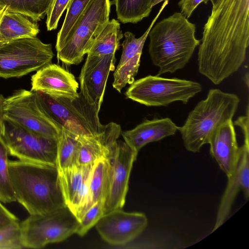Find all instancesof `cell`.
<instances>
[{
	"label": "cell",
	"mask_w": 249,
	"mask_h": 249,
	"mask_svg": "<svg viewBox=\"0 0 249 249\" xmlns=\"http://www.w3.org/2000/svg\"><path fill=\"white\" fill-rule=\"evenodd\" d=\"M249 45V0H219L203 27L199 72L214 85L236 72Z\"/></svg>",
	"instance_id": "1"
},
{
	"label": "cell",
	"mask_w": 249,
	"mask_h": 249,
	"mask_svg": "<svg viewBox=\"0 0 249 249\" xmlns=\"http://www.w3.org/2000/svg\"><path fill=\"white\" fill-rule=\"evenodd\" d=\"M8 170L16 200L30 215L47 214L67 206L56 166L9 160Z\"/></svg>",
	"instance_id": "2"
},
{
	"label": "cell",
	"mask_w": 249,
	"mask_h": 249,
	"mask_svg": "<svg viewBox=\"0 0 249 249\" xmlns=\"http://www.w3.org/2000/svg\"><path fill=\"white\" fill-rule=\"evenodd\" d=\"M196 28L181 12L174 13L151 28L149 53L152 63L159 68L158 75L185 67L200 44Z\"/></svg>",
	"instance_id": "3"
},
{
	"label": "cell",
	"mask_w": 249,
	"mask_h": 249,
	"mask_svg": "<svg viewBox=\"0 0 249 249\" xmlns=\"http://www.w3.org/2000/svg\"><path fill=\"white\" fill-rule=\"evenodd\" d=\"M239 103L235 94L210 89L206 98L196 104L178 128L185 148L193 153L199 152L222 124L232 120Z\"/></svg>",
	"instance_id": "4"
},
{
	"label": "cell",
	"mask_w": 249,
	"mask_h": 249,
	"mask_svg": "<svg viewBox=\"0 0 249 249\" xmlns=\"http://www.w3.org/2000/svg\"><path fill=\"white\" fill-rule=\"evenodd\" d=\"M36 92L45 112L61 128L79 136L95 135L105 129L106 124L99 119V110L80 92L77 97L71 98Z\"/></svg>",
	"instance_id": "5"
},
{
	"label": "cell",
	"mask_w": 249,
	"mask_h": 249,
	"mask_svg": "<svg viewBox=\"0 0 249 249\" xmlns=\"http://www.w3.org/2000/svg\"><path fill=\"white\" fill-rule=\"evenodd\" d=\"M110 6L109 0H91L56 50L57 58L67 65L81 63L94 39L109 20Z\"/></svg>",
	"instance_id": "6"
},
{
	"label": "cell",
	"mask_w": 249,
	"mask_h": 249,
	"mask_svg": "<svg viewBox=\"0 0 249 249\" xmlns=\"http://www.w3.org/2000/svg\"><path fill=\"white\" fill-rule=\"evenodd\" d=\"M201 90V85L196 81L149 75L134 81L125 95L147 107H166L176 101L186 104Z\"/></svg>",
	"instance_id": "7"
},
{
	"label": "cell",
	"mask_w": 249,
	"mask_h": 249,
	"mask_svg": "<svg viewBox=\"0 0 249 249\" xmlns=\"http://www.w3.org/2000/svg\"><path fill=\"white\" fill-rule=\"evenodd\" d=\"M51 44L36 36L0 42V77H20L52 63Z\"/></svg>",
	"instance_id": "8"
},
{
	"label": "cell",
	"mask_w": 249,
	"mask_h": 249,
	"mask_svg": "<svg viewBox=\"0 0 249 249\" xmlns=\"http://www.w3.org/2000/svg\"><path fill=\"white\" fill-rule=\"evenodd\" d=\"M79 221L66 206L45 214L30 215L20 225L23 248L41 249L76 233Z\"/></svg>",
	"instance_id": "9"
},
{
	"label": "cell",
	"mask_w": 249,
	"mask_h": 249,
	"mask_svg": "<svg viewBox=\"0 0 249 249\" xmlns=\"http://www.w3.org/2000/svg\"><path fill=\"white\" fill-rule=\"evenodd\" d=\"M0 135L11 156L24 161L56 166L58 139L31 131L5 116Z\"/></svg>",
	"instance_id": "10"
},
{
	"label": "cell",
	"mask_w": 249,
	"mask_h": 249,
	"mask_svg": "<svg viewBox=\"0 0 249 249\" xmlns=\"http://www.w3.org/2000/svg\"><path fill=\"white\" fill-rule=\"evenodd\" d=\"M4 116L42 136L58 139L62 128L47 114L36 91L18 90L5 98Z\"/></svg>",
	"instance_id": "11"
},
{
	"label": "cell",
	"mask_w": 249,
	"mask_h": 249,
	"mask_svg": "<svg viewBox=\"0 0 249 249\" xmlns=\"http://www.w3.org/2000/svg\"><path fill=\"white\" fill-rule=\"evenodd\" d=\"M137 155L124 142L118 140L107 158L110 166L104 213L123 207L130 173Z\"/></svg>",
	"instance_id": "12"
},
{
	"label": "cell",
	"mask_w": 249,
	"mask_h": 249,
	"mask_svg": "<svg viewBox=\"0 0 249 249\" xmlns=\"http://www.w3.org/2000/svg\"><path fill=\"white\" fill-rule=\"evenodd\" d=\"M147 224L144 213L126 212L121 209L104 213L95 226L105 241L114 246H122L139 236Z\"/></svg>",
	"instance_id": "13"
},
{
	"label": "cell",
	"mask_w": 249,
	"mask_h": 249,
	"mask_svg": "<svg viewBox=\"0 0 249 249\" xmlns=\"http://www.w3.org/2000/svg\"><path fill=\"white\" fill-rule=\"evenodd\" d=\"M116 61L115 54L88 55L82 68L79 76L80 92L89 104L99 111L107 78L110 71L115 70Z\"/></svg>",
	"instance_id": "14"
},
{
	"label": "cell",
	"mask_w": 249,
	"mask_h": 249,
	"mask_svg": "<svg viewBox=\"0 0 249 249\" xmlns=\"http://www.w3.org/2000/svg\"><path fill=\"white\" fill-rule=\"evenodd\" d=\"M208 144L212 157L227 178L231 177L236 169L241 152L232 120L222 124L214 132Z\"/></svg>",
	"instance_id": "15"
},
{
	"label": "cell",
	"mask_w": 249,
	"mask_h": 249,
	"mask_svg": "<svg viewBox=\"0 0 249 249\" xmlns=\"http://www.w3.org/2000/svg\"><path fill=\"white\" fill-rule=\"evenodd\" d=\"M31 90L71 98L77 97L78 83L74 75L59 65L49 64L31 78Z\"/></svg>",
	"instance_id": "16"
},
{
	"label": "cell",
	"mask_w": 249,
	"mask_h": 249,
	"mask_svg": "<svg viewBox=\"0 0 249 249\" xmlns=\"http://www.w3.org/2000/svg\"><path fill=\"white\" fill-rule=\"evenodd\" d=\"M241 154L233 174L228 178L226 189L218 208L213 231L220 227L229 216L237 195L242 191L245 198L249 197V143L241 146Z\"/></svg>",
	"instance_id": "17"
},
{
	"label": "cell",
	"mask_w": 249,
	"mask_h": 249,
	"mask_svg": "<svg viewBox=\"0 0 249 249\" xmlns=\"http://www.w3.org/2000/svg\"><path fill=\"white\" fill-rule=\"evenodd\" d=\"M153 21L139 38H136L130 32H126L123 35L124 40L122 44V53L113 73L112 84L113 88L119 92L127 84L130 85L135 81L140 64L142 49Z\"/></svg>",
	"instance_id": "18"
},
{
	"label": "cell",
	"mask_w": 249,
	"mask_h": 249,
	"mask_svg": "<svg viewBox=\"0 0 249 249\" xmlns=\"http://www.w3.org/2000/svg\"><path fill=\"white\" fill-rule=\"evenodd\" d=\"M122 133L121 126L114 122L106 124L99 134L91 136H79L80 147L77 164L86 165L98 160L107 158Z\"/></svg>",
	"instance_id": "19"
},
{
	"label": "cell",
	"mask_w": 249,
	"mask_h": 249,
	"mask_svg": "<svg viewBox=\"0 0 249 249\" xmlns=\"http://www.w3.org/2000/svg\"><path fill=\"white\" fill-rule=\"evenodd\" d=\"M169 118L145 120L132 129L122 132L124 142L137 154L147 144L174 135L178 130Z\"/></svg>",
	"instance_id": "20"
},
{
	"label": "cell",
	"mask_w": 249,
	"mask_h": 249,
	"mask_svg": "<svg viewBox=\"0 0 249 249\" xmlns=\"http://www.w3.org/2000/svg\"><path fill=\"white\" fill-rule=\"evenodd\" d=\"M39 29L36 22L20 14L6 10L0 22V42L36 36Z\"/></svg>",
	"instance_id": "21"
},
{
	"label": "cell",
	"mask_w": 249,
	"mask_h": 249,
	"mask_svg": "<svg viewBox=\"0 0 249 249\" xmlns=\"http://www.w3.org/2000/svg\"><path fill=\"white\" fill-rule=\"evenodd\" d=\"M123 37L119 21L115 19L109 20L93 40L87 54L94 56L115 54L120 49Z\"/></svg>",
	"instance_id": "22"
},
{
	"label": "cell",
	"mask_w": 249,
	"mask_h": 249,
	"mask_svg": "<svg viewBox=\"0 0 249 249\" xmlns=\"http://www.w3.org/2000/svg\"><path fill=\"white\" fill-rule=\"evenodd\" d=\"M117 19L123 23H136L148 17L158 0H114Z\"/></svg>",
	"instance_id": "23"
},
{
	"label": "cell",
	"mask_w": 249,
	"mask_h": 249,
	"mask_svg": "<svg viewBox=\"0 0 249 249\" xmlns=\"http://www.w3.org/2000/svg\"><path fill=\"white\" fill-rule=\"evenodd\" d=\"M92 164H75L64 170H58L59 182L67 206L72 200L83 182L89 176Z\"/></svg>",
	"instance_id": "24"
},
{
	"label": "cell",
	"mask_w": 249,
	"mask_h": 249,
	"mask_svg": "<svg viewBox=\"0 0 249 249\" xmlns=\"http://www.w3.org/2000/svg\"><path fill=\"white\" fill-rule=\"evenodd\" d=\"M79 136L63 128L58 139L56 166L58 171L77 164L80 147Z\"/></svg>",
	"instance_id": "25"
},
{
	"label": "cell",
	"mask_w": 249,
	"mask_h": 249,
	"mask_svg": "<svg viewBox=\"0 0 249 249\" xmlns=\"http://www.w3.org/2000/svg\"><path fill=\"white\" fill-rule=\"evenodd\" d=\"M109 161L103 157L93 163L89 175V186L92 205L96 202L106 199L109 179Z\"/></svg>",
	"instance_id": "26"
},
{
	"label": "cell",
	"mask_w": 249,
	"mask_h": 249,
	"mask_svg": "<svg viewBox=\"0 0 249 249\" xmlns=\"http://www.w3.org/2000/svg\"><path fill=\"white\" fill-rule=\"evenodd\" d=\"M53 0H0V8L17 13L37 22L47 14Z\"/></svg>",
	"instance_id": "27"
},
{
	"label": "cell",
	"mask_w": 249,
	"mask_h": 249,
	"mask_svg": "<svg viewBox=\"0 0 249 249\" xmlns=\"http://www.w3.org/2000/svg\"><path fill=\"white\" fill-rule=\"evenodd\" d=\"M8 150L0 134V201L4 203L16 201L8 170Z\"/></svg>",
	"instance_id": "28"
},
{
	"label": "cell",
	"mask_w": 249,
	"mask_h": 249,
	"mask_svg": "<svg viewBox=\"0 0 249 249\" xmlns=\"http://www.w3.org/2000/svg\"><path fill=\"white\" fill-rule=\"evenodd\" d=\"M91 0H70L61 28L57 34L55 45L57 50L64 42L73 25Z\"/></svg>",
	"instance_id": "29"
},
{
	"label": "cell",
	"mask_w": 249,
	"mask_h": 249,
	"mask_svg": "<svg viewBox=\"0 0 249 249\" xmlns=\"http://www.w3.org/2000/svg\"><path fill=\"white\" fill-rule=\"evenodd\" d=\"M105 199L94 203L84 214L79 221L76 233L78 235L84 236L104 214Z\"/></svg>",
	"instance_id": "30"
},
{
	"label": "cell",
	"mask_w": 249,
	"mask_h": 249,
	"mask_svg": "<svg viewBox=\"0 0 249 249\" xmlns=\"http://www.w3.org/2000/svg\"><path fill=\"white\" fill-rule=\"evenodd\" d=\"M23 248L18 221L0 229V249Z\"/></svg>",
	"instance_id": "31"
},
{
	"label": "cell",
	"mask_w": 249,
	"mask_h": 249,
	"mask_svg": "<svg viewBox=\"0 0 249 249\" xmlns=\"http://www.w3.org/2000/svg\"><path fill=\"white\" fill-rule=\"evenodd\" d=\"M70 0H53L46 15V27L48 31L57 28L58 21Z\"/></svg>",
	"instance_id": "32"
},
{
	"label": "cell",
	"mask_w": 249,
	"mask_h": 249,
	"mask_svg": "<svg viewBox=\"0 0 249 249\" xmlns=\"http://www.w3.org/2000/svg\"><path fill=\"white\" fill-rule=\"evenodd\" d=\"M209 1L211 0H180L178 2V5L181 13L188 18L198 5L202 2L207 4Z\"/></svg>",
	"instance_id": "33"
},
{
	"label": "cell",
	"mask_w": 249,
	"mask_h": 249,
	"mask_svg": "<svg viewBox=\"0 0 249 249\" xmlns=\"http://www.w3.org/2000/svg\"><path fill=\"white\" fill-rule=\"evenodd\" d=\"M18 221V218L8 210L0 201V229Z\"/></svg>",
	"instance_id": "34"
},
{
	"label": "cell",
	"mask_w": 249,
	"mask_h": 249,
	"mask_svg": "<svg viewBox=\"0 0 249 249\" xmlns=\"http://www.w3.org/2000/svg\"><path fill=\"white\" fill-rule=\"evenodd\" d=\"M249 106L246 109V115L240 116L233 122L234 125L238 126L241 129L244 136V142H249Z\"/></svg>",
	"instance_id": "35"
},
{
	"label": "cell",
	"mask_w": 249,
	"mask_h": 249,
	"mask_svg": "<svg viewBox=\"0 0 249 249\" xmlns=\"http://www.w3.org/2000/svg\"><path fill=\"white\" fill-rule=\"evenodd\" d=\"M5 98L0 94V134L2 130L3 121L4 117V103Z\"/></svg>",
	"instance_id": "36"
},
{
	"label": "cell",
	"mask_w": 249,
	"mask_h": 249,
	"mask_svg": "<svg viewBox=\"0 0 249 249\" xmlns=\"http://www.w3.org/2000/svg\"><path fill=\"white\" fill-rule=\"evenodd\" d=\"M6 9H7V8H6V6H4V7H3L2 8H0V22L2 17L4 13V12L6 10Z\"/></svg>",
	"instance_id": "37"
},
{
	"label": "cell",
	"mask_w": 249,
	"mask_h": 249,
	"mask_svg": "<svg viewBox=\"0 0 249 249\" xmlns=\"http://www.w3.org/2000/svg\"><path fill=\"white\" fill-rule=\"evenodd\" d=\"M218 0H211V1L212 3L213 6H214L216 4Z\"/></svg>",
	"instance_id": "38"
}]
</instances>
